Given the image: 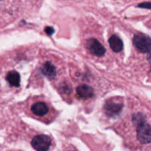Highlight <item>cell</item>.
<instances>
[{"instance_id":"3","label":"cell","mask_w":151,"mask_h":151,"mask_svg":"<svg viewBox=\"0 0 151 151\" xmlns=\"http://www.w3.org/2000/svg\"><path fill=\"white\" fill-rule=\"evenodd\" d=\"M32 147L37 151H47L51 145V139L44 134L38 135L34 137L31 141Z\"/></svg>"},{"instance_id":"4","label":"cell","mask_w":151,"mask_h":151,"mask_svg":"<svg viewBox=\"0 0 151 151\" xmlns=\"http://www.w3.org/2000/svg\"><path fill=\"white\" fill-rule=\"evenodd\" d=\"M86 46L91 54L96 56H103L106 53V48L95 38H90L87 41Z\"/></svg>"},{"instance_id":"10","label":"cell","mask_w":151,"mask_h":151,"mask_svg":"<svg viewBox=\"0 0 151 151\" xmlns=\"http://www.w3.org/2000/svg\"><path fill=\"white\" fill-rule=\"evenodd\" d=\"M6 80L10 86L19 87L20 85V75L16 71H10L6 76Z\"/></svg>"},{"instance_id":"5","label":"cell","mask_w":151,"mask_h":151,"mask_svg":"<svg viewBox=\"0 0 151 151\" xmlns=\"http://www.w3.org/2000/svg\"><path fill=\"white\" fill-rule=\"evenodd\" d=\"M105 111L109 116H115L122 111V105L113 101H109L105 105Z\"/></svg>"},{"instance_id":"2","label":"cell","mask_w":151,"mask_h":151,"mask_svg":"<svg viewBox=\"0 0 151 151\" xmlns=\"http://www.w3.org/2000/svg\"><path fill=\"white\" fill-rule=\"evenodd\" d=\"M137 139L142 144L151 143V125L143 122L137 125Z\"/></svg>"},{"instance_id":"15","label":"cell","mask_w":151,"mask_h":151,"mask_svg":"<svg viewBox=\"0 0 151 151\" xmlns=\"http://www.w3.org/2000/svg\"><path fill=\"white\" fill-rule=\"evenodd\" d=\"M1 1H3V0H1Z\"/></svg>"},{"instance_id":"7","label":"cell","mask_w":151,"mask_h":151,"mask_svg":"<svg viewBox=\"0 0 151 151\" xmlns=\"http://www.w3.org/2000/svg\"><path fill=\"white\" fill-rule=\"evenodd\" d=\"M109 42L111 50L114 52H121L122 50V49H123V43H122V41L117 35H111L110 37V38H109Z\"/></svg>"},{"instance_id":"12","label":"cell","mask_w":151,"mask_h":151,"mask_svg":"<svg viewBox=\"0 0 151 151\" xmlns=\"http://www.w3.org/2000/svg\"><path fill=\"white\" fill-rule=\"evenodd\" d=\"M138 7H142V8L151 9V2H144V3H142V4H139Z\"/></svg>"},{"instance_id":"11","label":"cell","mask_w":151,"mask_h":151,"mask_svg":"<svg viewBox=\"0 0 151 151\" xmlns=\"http://www.w3.org/2000/svg\"><path fill=\"white\" fill-rule=\"evenodd\" d=\"M145 116L142 114H136L133 116V122L134 125H137L143 122H145Z\"/></svg>"},{"instance_id":"8","label":"cell","mask_w":151,"mask_h":151,"mask_svg":"<svg viewBox=\"0 0 151 151\" xmlns=\"http://www.w3.org/2000/svg\"><path fill=\"white\" fill-rule=\"evenodd\" d=\"M77 93L81 98H90L94 95V90L88 85H81L77 88Z\"/></svg>"},{"instance_id":"13","label":"cell","mask_w":151,"mask_h":151,"mask_svg":"<svg viewBox=\"0 0 151 151\" xmlns=\"http://www.w3.org/2000/svg\"><path fill=\"white\" fill-rule=\"evenodd\" d=\"M45 32H47L48 35H52L54 32V29L52 27H46L45 28Z\"/></svg>"},{"instance_id":"14","label":"cell","mask_w":151,"mask_h":151,"mask_svg":"<svg viewBox=\"0 0 151 151\" xmlns=\"http://www.w3.org/2000/svg\"><path fill=\"white\" fill-rule=\"evenodd\" d=\"M148 56H147V60H148V61L150 62V64H151V50L150 51L148 52Z\"/></svg>"},{"instance_id":"1","label":"cell","mask_w":151,"mask_h":151,"mask_svg":"<svg viewBox=\"0 0 151 151\" xmlns=\"http://www.w3.org/2000/svg\"><path fill=\"white\" fill-rule=\"evenodd\" d=\"M133 43L138 50L143 53L148 52L151 50V38L145 34H136Z\"/></svg>"},{"instance_id":"9","label":"cell","mask_w":151,"mask_h":151,"mask_svg":"<svg viewBox=\"0 0 151 151\" xmlns=\"http://www.w3.org/2000/svg\"><path fill=\"white\" fill-rule=\"evenodd\" d=\"M41 70H42L43 74H44L45 76H47L48 78H50V79H52V78H54L56 75L55 67L54 65L50 61L46 62V63L43 65Z\"/></svg>"},{"instance_id":"6","label":"cell","mask_w":151,"mask_h":151,"mask_svg":"<svg viewBox=\"0 0 151 151\" xmlns=\"http://www.w3.org/2000/svg\"><path fill=\"white\" fill-rule=\"evenodd\" d=\"M31 111L35 116H43L48 113L49 108L45 103L37 102L31 106Z\"/></svg>"}]
</instances>
